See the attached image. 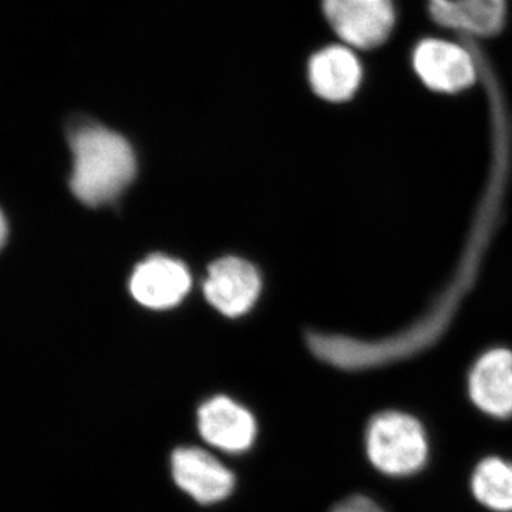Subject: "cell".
<instances>
[{"instance_id": "13", "label": "cell", "mask_w": 512, "mask_h": 512, "mask_svg": "<svg viewBox=\"0 0 512 512\" xmlns=\"http://www.w3.org/2000/svg\"><path fill=\"white\" fill-rule=\"evenodd\" d=\"M330 512H384L382 508L365 497V495H352V497L346 498L342 503L336 505Z\"/></svg>"}, {"instance_id": "9", "label": "cell", "mask_w": 512, "mask_h": 512, "mask_svg": "<svg viewBox=\"0 0 512 512\" xmlns=\"http://www.w3.org/2000/svg\"><path fill=\"white\" fill-rule=\"evenodd\" d=\"M308 74L313 92L323 100L342 103L359 89L363 70L349 47L329 46L312 56Z\"/></svg>"}, {"instance_id": "12", "label": "cell", "mask_w": 512, "mask_h": 512, "mask_svg": "<svg viewBox=\"0 0 512 512\" xmlns=\"http://www.w3.org/2000/svg\"><path fill=\"white\" fill-rule=\"evenodd\" d=\"M478 501L490 510L512 512V464L487 458L478 464L471 481Z\"/></svg>"}, {"instance_id": "6", "label": "cell", "mask_w": 512, "mask_h": 512, "mask_svg": "<svg viewBox=\"0 0 512 512\" xmlns=\"http://www.w3.org/2000/svg\"><path fill=\"white\" fill-rule=\"evenodd\" d=\"M171 467L178 487L200 504L220 503L234 490V474L201 448H178Z\"/></svg>"}, {"instance_id": "10", "label": "cell", "mask_w": 512, "mask_h": 512, "mask_svg": "<svg viewBox=\"0 0 512 512\" xmlns=\"http://www.w3.org/2000/svg\"><path fill=\"white\" fill-rule=\"evenodd\" d=\"M431 19L468 35H498L505 23V0H427Z\"/></svg>"}, {"instance_id": "7", "label": "cell", "mask_w": 512, "mask_h": 512, "mask_svg": "<svg viewBox=\"0 0 512 512\" xmlns=\"http://www.w3.org/2000/svg\"><path fill=\"white\" fill-rule=\"evenodd\" d=\"M191 288V276L180 261L153 255L134 269L130 279L131 295L151 309H168L178 305Z\"/></svg>"}, {"instance_id": "1", "label": "cell", "mask_w": 512, "mask_h": 512, "mask_svg": "<svg viewBox=\"0 0 512 512\" xmlns=\"http://www.w3.org/2000/svg\"><path fill=\"white\" fill-rule=\"evenodd\" d=\"M69 141L73 154L70 188L83 204H110L133 183L136 154L116 131L100 124H77L70 131Z\"/></svg>"}, {"instance_id": "4", "label": "cell", "mask_w": 512, "mask_h": 512, "mask_svg": "<svg viewBox=\"0 0 512 512\" xmlns=\"http://www.w3.org/2000/svg\"><path fill=\"white\" fill-rule=\"evenodd\" d=\"M413 67L424 86L433 92H464L477 80L476 63L470 53L446 40H421L413 52Z\"/></svg>"}, {"instance_id": "3", "label": "cell", "mask_w": 512, "mask_h": 512, "mask_svg": "<svg viewBox=\"0 0 512 512\" xmlns=\"http://www.w3.org/2000/svg\"><path fill=\"white\" fill-rule=\"evenodd\" d=\"M322 9L330 28L356 49L384 45L396 25L393 0H322Z\"/></svg>"}, {"instance_id": "5", "label": "cell", "mask_w": 512, "mask_h": 512, "mask_svg": "<svg viewBox=\"0 0 512 512\" xmlns=\"http://www.w3.org/2000/svg\"><path fill=\"white\" fill-rule=\"evenodd\" d=\"M261 292V278L254 265L235 256L218 259L208 269L204 293L208 302L229 318L244 315Z\"/></svg>"}, {"instance_id": "2", "label": "cell", "mask_w": 512, "mask_h": 512, "mask_svg": "<svg viewBox=\"0 0 512 512\" xmlns=\"http://www.w3.org/2000/svg\"><path fill=\"white\" fill-rule=\"evenodd\" d=\"M366 450L373 466L393 477L412 476L429 456L426 433L419 421L397 412L377 414L370 421Z\"/></svg>"}, {"instance_id": "14", "label": "cell", "mask_w": 512, "mask_h": 512, "mask_svg": "<svg viewBox=\"0 0 512 512\" xmlns=\"http://www.w3.org/2000/svg\"><path fill=\"white\" fill-rule=\"evenodd\" d=\"M6 239H8V222H6L5 215L0 211V249L6 244Z\"/></svg>"}, {"instance_id": "11", "label": "cell", "mask_w": 512, "mask_h": 512, "mask_svg": "<svg viewBox=\"0 0 512 512\" xmlns=\"http://www.w3.org/2000/svg\"><path fill=\"white\" fill-rule=\"evenodd\" d=\"M470 394L483 412L501 419L512 416V353H487L471 372Z\"/></svg>"}, {"instance_id": "8", "label": "cell", "mask_w": 512, "mask_h": 512, "mask_svg": "<svg viewBox=\"0 0 512 512\" xmlns=\"http://www.w3.org/2000/svg\"><path fill=\"white\" fill-rule=\"evenodd\" d=\"M198 429L202 439L227 453H244L254 443V416L229 397L217 396L198 410Z\"/></svg>"}]
</instances>
